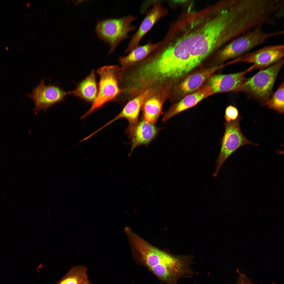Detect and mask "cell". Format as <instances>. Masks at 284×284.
<instances>
[{"mask_svg": "<svg viewBox=\"0 0 284 284\" xmlns=\"http://www.w3.org/2000/svg\"><path fill=\"white\" fill-rule=\"evenodd\" d=\"M68 92L64 91L59 85L45 84L42 79L39 85L32 90V92L26 95L34 101V111H46L54 105L63 102Z\"/></svg>", "mask_w": 284, "mask_h": 284, "instance_id": "8", "label": "cell"}, {"mask_svg": "<svg viewBox=\"0 0 284 284\" xmlns=\"http://www.w3.org/2000/svg\"><path fill=\"white\" fill-rule=\"evenodd\" d=\"M163 104L162 101L157 97L147 99L142 106L143 119L155 125L161 112Z\"/></svg>", "mask_w": 284, "mask_h": 284, "instance_id": "18", "label": "cell"}, {"mask_svg": "<svg viewBox=\"0 0 284 284\" xmlns=\"http://www.w3.org/2000/svg\"><path fill=\"white\" fill-rule=\"evenodd\" d=\"M194 6L191 2L183 9L161 41L184 75L236 35L235 20L221 3L198 10Z\"/></svg>", "mask_w": 284, "mask_h": 284, "instance_id": "1", "label": "cell"}, {"mask_svg": "<svg viewBox=\"0 0 284 284\" xmlns=\"http://www.w3.org/2000/svg\"><path fill=\"white\" fill-rule=\"evenodd\" d=\"M161 128L147 122L143 119L135 125L128 126L126 133L131 139V148L130 155L137 147L148 145L156 137Z\"/></svg>", "mask_w": 284, "mask_h": 284, "instance_id": "12", "label": "cell"}, {"mask_svg": "<svg viewBox=\"0 0 284 284\" xmlns=\"http://www.w3.org/2000/svg\"><path fill=\"white\" fill-rule=\"evenodd\" d=\"M260 25L233 39L220 49L219 60L224 62L235 59L247 53L254 48L265 43L269 39L281 36L283 30L271 32L264 31Z\"/></svg>", "mask_w": 284, "mask_h": 284, "instance_id": "3", "label": "cell"}, {"mask_svg": "<svg viewBox=\"0 0 284 284\" xmlns=\"http://www.w3.org/2000/svg\"><path fill=\"white\" fill-rule=\"evenodd\" d=\"M160 44V42L152 43L150 40L146 44L139 45L126 56L120 57L119 60L123 67L131 65L145 58L156 49Z\"/></svg>", "mask_w": 284, "mask_h": 284, "instance_id": "17", "label": "cell"}, {"mask_svg": "<svg viewBox=\"0 0 284 284\" xmlns=\"http://www.w3.org/2000/svg\"><path fill=\"white\" fill-rule=\"evenodd\" d=\"M68 92L69 94L93 103L98 93L94 71L93 70L89 75L78 83L75 90Z\"/></svg>", "mask_w": 284, "mask_h": 284, "instance_id": "15", "label": "cell"}, {"mask_svg": "<svg viewBox=\"0 0 284 284\" xmlns=\"http://www.w3.org/2000/svg\"><path fill=\"white\" fill-rule=\"evenodd\" d=\"M137 19L134 15L128 14L119 18H111L99 21L95 32L98 37L110 46L109 54L113 52L119 44L126 38L128 34L135 30L136 27L132 23Z\"/></svg>", "mask_w": 284, "mask_h": 284, "instance_id": "5", "label": "cell"}, {"mask_svg": "<svg viewBox=\"0 0 284 284\" xmlns=\"http://www.w3.org/2000/svg\"><path fill=\"white\" fill-rule=\"evenodd\" d=\"M87 271L84 265L73 266L56 284H81Z\"/></svg>", "mask_w": 284, "mask_h": 284, "instance_id": "19", "label": "cell"}, {"mask_svg": "<svg viewBox=\"0 0 284 284\" xmlns=\"http://www.w3.org/2000/svg\"><path fill=\"white\" fill-rule=\"evenodd\" d=\"M81 284H93L89 281L88 276L87 274L84 278Z\"/></svg>", "mask_w": 284, "mask_h": 284, "instance_id": "23", "label": "cell"}, {"mask_svg": "<svg viewBox=\"0 0 284 284\" xmlns=\"http://www.w3.org/2000/svg\"><path fill=\"white\" fill-rule=\"evenodd\" d=\"M151 91L147 90L141 93L126 104L121 112L114 119L97 130L99 131L114 121L121 118L127 119L129 126L135 125L139 121V115L143 104L150 95Z\"/></svg>", "mask_w": 284, "mask_h": 284, "instance_id": "14", "label": "cell"}, {"mask_svg": "<svg viewBox=\"0 0 284 284\" xmlns=\"http://www.w3.org/2000/svg\"><path fill=\"white\" fill-rule=\"evenodd\" d=\"M214 93L209 85L204 86L195 92L188 95L172 107L164 114L162 120L164 122L175 115L195 105L205 98Z\"/></svg>", "mask_w": 284, "mask_h": 284, "instance_id": "13", "label": "cell"}, {"mask_svg": "<svg viewBox=\"0 0 284 284\" xmlns=\"http://www.w3.org/2000/svg\"><path fill=\"white\" fill-rule=\"evenodd\" d=\"M136 263L147 268L166 284H176L182 277L195 274L191 268L193 257L173 254L151 245L131 229L126 232Z\"/></svg>", "mask_w": 284, "mask_h": 284, "instance_id": "2", "label": "cell"}, {"mask_svg": "<svg viewBox=\"0 0 284 284\" xmlns=\"http://www.w3.org/2000/svg\"><path fill=\"white\" fill-rule=\"evenodd\" d=\"M120 69L116 65L105 66L97 70L100 80L96 99L89 110L82 117L84 118L105 103L114 99L120 93L125 90L120 89L118 81Z\"/></svg>", "mask_w": 284, "mask_h": 284, "instance_id": "6", "label": "cell"}, {"mask_svg": "<svg viewBox=\"0 0 284 284\" xmlns=\"http://www.w3.org/2000/svg\"><path fill=\"white\" fill-rule=\"evenodd\" d=\"M253 65L245 70L227 74H217L211 75L209 78V85L214 93L239 91L246 78L245 76L248 72L255 69Z\"/></svg>", "mask_w": 284, "mask_h": 284, "instance_id": "11", "label": "cell"}, {"mask_svg": "<svg viewBox=\"0 0 284 284\" xmlns=\"http://www.w3.org/2000/svg\"><path fill=\"white\" fill-rule=\"evenodd\" d=\"M239 116V111L236 107L232 105L227 106L225 110L224 118L226 121L236 119Z\"/></svg>", "mask_w": 284, "mask_h": 284, "instance_id": "21", "label": "cell"}, {"mask_svg": "<svg viewBox=\"0 0 284 284\" xmlns=\"http://www.w3.org/2000/svg\"><path fill=\"white\" fill-rule=\"evenodd\" d=\"M168 12L161 1L153 2L152 8L148 11L138 29L133 36L125 52L129 53L139 45L140 42L144 36L156 22L167 14Z\"/></svg>", "mask_w": 284, "mask_h": 284, "instance_id": "10", "label": "cell"}, {"mask_svg": "<svg viewBox=\"0 0 284 284\" xmlns=\"http://www.w3.org/2000/svg\"><path fill=\"white\" fill-rule=\"evenodd\" d=\"M283 59L261 70L252 77L246 79L239 91L266 103L271 94L276 77L284 65Z\"/></svg>", "mask_w": 284, "mask_h": 284, "instance_id": "4", "label": "cell"}, {"mask_svg": "<svg viewBox=\"0 0 284 284\" xmlns=\"http://www.w3.org/2000/svg\"><path fill=\"white\" fill-rule=\"evenodd\" d=\"M284 82L281 83L277 90L272 94L265 103L269 109L280 114L284 113Z\"/></svg>", "mask_w": 284, "mask_h": 284, "instance_id": "20", "label": "cell"}, {"mask_svg": "<svg viewBox=\"0 0 284 284\" xmlns=\"http://www.w3.org/2000/svg\"><path fill=\"white\" fill-rule=\"evenodd\" d=\"M239 115L234 120L226 121L225 124V131L221 142L219 155L216 163L215 170L213 176L216 177L222 165L228 158L240 147L253 143L247 139L241 130Z\"/></svg>", "mask_w": 284, "mask_h": 284, "instance_id": "7", "label": "cell"}, {"mask_svg": "<svg viewBox=\"0 0 284 284\" xmlns=\"http://www.w3.org/2000/svg\"><path fill=\"white\" fill-rule=\"evenodd\" d=\"M284 45L280 44L263 47L234 59L229 63L245 62L252 63L256 69L268 67L283 59Z\"/></svg>", "mask_w": 284, "mask_h": 284, "instance_id": "9", "label": "cell"}, {"mask_svg": "<svg viewBox=\"0 0 284 284\" xmlns=\"http://www.w3.org/2000/svg\"><path fill=\"white\" fill-rule=\"evenodd\" d=\"M222 67L216 66L202 69L188 76L180 84L179 88L183 94L197 89L206 79Z\"/></svg>", "mask_w": 284, "mask_h": 284, "instance_id": "16", "label": "cell"}, {"mask_svg": "<svg viewBox=\"0 0 284 284\" xmlns=\"http://www.w3.org/2000/svg\"><path fill=\"white\" fill-rule=\"evenodd\" d=\"M239 277L237 284H253V282L244 274L237 271Z\"/></svg>", "mask_w": 284, "mask_h": 284, "instance_id": "22", "label": "cell"}]
</instances>
